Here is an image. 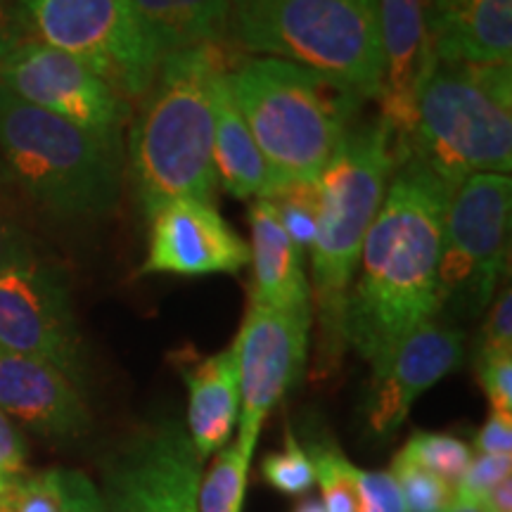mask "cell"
Masks as SVG:
<instances>
[{"instance_id":"obj_4","label":"cell","mask_w":512,"mask_h":512,"mask_svg":"<svg viewBox=\"0 0 512 512\" xmlns=\"http://www.w3.org/2000/svg\"><path fill=\"white\" fill-rule=\"evenodd\" d=\"M226 83L268 166L283 181H316L347 136L361 98L280 57H240Z\"/></svg>"},{"instance_id":"obj_7","label":"cell","mask_w":512,"mask_h":512,"mask_svg":"<svg viewBox=\"0 0 512 512\" xmlns=\"http://www.w3.org/2000/svg\"><path fill=\"white\" fill-rule=\"evenodd\" d=\"M235 43L249 53L311 69L356 98H380V0H280L230 15Z\"/></svg>"},{"instance_id":"obj_36","label":"cell","mask_w":512,"mask_h":512,"mask_svg":"<svg viewBox=\"0 0 512 512\" xmlns=\"http://www.w3.org/2000/svg\"><path fill=\"white\" fill-rule=\"evenodd\" d=\"M27 472V444L12 420L0 411V484Z\"/></svg>"},{"instance_id":"obj_13","label":"cell","mask_w":512,"mask_h":512,"mask_svg":"<svg viewBox=\"0 0 512 512\" xmlns=\"http://www.w3.org/2000/svg\"><path fill=\"white\" fill-rule=\"evenodd\" d=\"M0 347L43 358L81 387L86 358L60 268L36 256L0 271Z\"/></svg>"},{"instance_id":"obj_40","label":"cell","mask_w":512,"mask_h":512,"mask_svg":"<svg viewBox=\"0 0 512 512\" xmlns=\"http://www.w3.org/2000/svg\"><path fill=\"white\" fill-rule=\"evenodd\" d=\"M273 3H280V0H230V15H235V12L264 8V5H273Z\"/></svg>"},{"instance_id":"obj_21","label":"cell","mask_w":512,"mask_h":512,"mask_svg":"<svg viewBox=\"0 0 512 512\" xmlns=\"http://www.w3.org/2000/svg\"><path fill=\"white\" fill-rule=\"evenodd\" d=\"M230 67V64H228ZM226 67V69H228ZM226 69L214 83V174L240 200H271L283 181L261 155L226 83Z\"/></svg>"},{"instance_id":"obj_8","label":"cell","mask_w":512,"mask_h":512,"mask_svg":"<svg viewBox=\"0 0 512 512\" xmlns=\"http://www.w3.org/2000/svg\"><path fill=\"white\" fill-rule=\"evenodd\" d=\"M36 41L79 57L121 98L143 100L162 57L133 0H19Z\"/></svg>"},{"instance_id":"obj_11","label":"cell","mask_w":512,"mask_h":512,"mask_svg":"<svg viewBox=\"0 0 512 512\" xmlns=\"http://www.w3.org/2000/svg\"><path fill=\"white\" fill-rule=\"evenodd\" d=\"M202 458L185 425L164 418L133 434L102 467L110 512H200Z\"/></svg>"},{"instance_id":"obj_2","label":"cell","mask_w":512,"mask_h":512,"mask_svg":"<svg viewBox=\"0 0 512 512\" xmlns=\"http://www.w3.org/2000/svg\"><path fill=\"white\" fill-rule=\"evenodd\" d=\"M230 62L223 43L159 62L128 133V174L145 219L178 197L214 200V83Z\"/></svg>"},{"instance_id":"obj_42","label":"cell","mask_w":512,"mask_h":512,"mask_svg":"<svg viewBox=\"0 0 512 512\" xmlns=\"http://www.w3.org/2000/svg\"><path fill=\"white\" fill-rule=\"evenodd\" d=\"M294 512H325V508H323V503L313 501V498H311V501H304Z\"/></svg>"},{"instance_id":"obj_19","label":"cell","mask_w":512,"mask_h":512,"mask_svg":"<svg viewBox=\"0 0 512 512\" xmlns=\"http://www.w3.org/2000/svg\"><path fill=\"white\" fill-rule=\"evenodd\" d=\"M188 384V425L192 446L202 460L228 446L240 415L238 342L183 368Z\"/></svg>"},{"instance_id":"obj_12","label":"cell","mask_w":512,"mask_h":512,"mask_svg":"<svg viewBox=\"0 0 512 512\" xmlns=\"http://www.w3.org/2000/svg\"><path fill=\"white\" fill-rule=\"evenodd\" d=\"M311 325V306L278 311L252 304L235 337L240 358V432L235 444L247 467H252L266 418L304 373Z\"/></svg>"},{"instance_id":"obj_39","label":"cell","mask_w":512,"mask_h":512,"mask_svg":"<svg viewBox=\"0 0 512 512\" xmlns=\"http://www.w3.org/2000/svg\"><path fill=\"white\" fill-rule=\"evenodd\" d=\"M477 503L484 512H512V477L486 491Z\"/></svg>"},{"instance_id":"obj_16","label":"cell","mask_w":512,"mask_h":512,"mask_svg":"<svg viewBox=\"0 0 512 512\" xmlns=\"http://www.w3.org/2000/svg\"><path fill=\"white\" fill-rule=\"evenodd\" d=\"M0 411L48 439H79L91 427L81 387L53 363L0 347Z\"/></svg>"},{"instance_id":"obj_15","label":"cell","mask_w":512,"mask_h":512,"mask_svg":"<svg viewBox=\"0 0 512 512\" xmlns=\"http://www.w3.org/2000/svg\"><path fill=\"white\" fill-rule=\"evenodd\" d=\"M463 363V332L437 320L420 325L373 366L366 422L377 437H389L411 415L413 403L441 377Z\"/></svg>"},{"instance_id":"obj_30","label":"cell","mask_w":512,"mask_h":512,"mask_svg":"<svg viewBox=\"0 0 512 512\" xmlns=\"http://www.w3.org/2000/svg\"><path fill=\"white\" fill-rule=\"evenodd\" d=\"M31 259H36L34 240H31L29 230L22 226V221L17 219L8 181L0 171V271Z\"/></svg>"},{"instance_id":"obj_23","label":"cell","mask_w":512,"mask_h":512,"mask_svg":"<svg viewBox=\"0 0 512 512\" xmlns=\"http://www.w3.org/2000/svg\"><path fill=\"white\" fill-rule=\"evenodd\" d=\"M304 451L309 453L313 463V475H316V484H320V494H323L320 503L325 512H361L354 477L356 465L344 456L342 448L328 437H311Z\"/></svg>"},{"instance_id":"obj_37","label":"cell","mask_w":512,"mask_h":512,"mask_svg":"<svg viewBox=\"0 0 512 512\" xmlns=\"http://www.w3.org/2000/svg\"><path fill=\"white\" fill-rule=\"evenodd\" d=\"M475 451L479 456H512V413L491 411V418L477 432Z\"/></svg>"},{"instance_id":"obj_32","label":"cell","mask_w":512,"mask_h":512,"mask_svg":"<svg viewBox=\"0 0 512 512\" xmlns=\"http://www.w3.org/2000/svg\"><path fill=\"white\" fill-rule=\"evenodd\" d=\"M508 477H512V456H479L477 453L458 482L456 494L479 501L486 491H491Z\"/></svg>"},{"instance_id":"obj_34","label":"cell","mask_w":512,"mask_h":512,"mask_svg":"<svg viewBox=\"0 0 512 512\" xmlns=\"http://www.w3.org/2000/svg\"><path fill=\"white\" fill-rule=\"evenodd\" d=\"M512 354V297L510 290H505L501 297L491 306L489 316L479 337L477 358Z\"/></svg>"},{"instance_id":"obj_38","label":"cell","mask_w":512,"mask_h":512,"mask_svg":"<svg viewBox=\"0 0 512 512\" xmlns=\"http://www.w3.org/2000/svg\"><path fill=\"white\" fill-rule=\"evenodd\" d=\"M27 41V24H24L19 0H0V62L8 60L15 50Z\"/></svg>"},{"instance_id":"obj_31","label":"cell","mask_w":512,"mask_h":512,"mask_svg":"<svg viewBox=\"0 0 512 512\" xmlns=\"http://www.w3.org/2000/svg\"><path fill=\"white\" fill-rule=\"evenodd\" d=\"M354 477L361 512H406L392 472H370L356 467Z\"/></svg>"},{"instance_id":"obj_10","label":"cell","mask_w":512,"mask_h":512,"mask_svg":"<svg viewBox=\"0 0 512 512\" xmlns=\"http://www.w3.org/2000/svg\"><path fill=\"white\" fill-rule=\"evenodd\" d=\"M0 86L19 100L83 128L102 143L124 150V126L131 119L128 100L79 57L27 38L8 60L0 62Z\"/></svg>"},{"instance_id":"obj_18","label":"cell","mask_w":512,"mask_h":512,"mask_svg":"<svg viewBox=\"0 0 512 512\" xmlns=\"http://www.w3.org/2000/svg\"><path fill=\"white\" fill-rule=\"evenodd\" d=\"M437 62L510 64L512 0H425Z\"/></svg>"},{"instance_id":"obj_26","label":"cell","mask_w":512,"mask_h":512,"mask_svg":"<svg viewBox=\"0 0 512 512\" xmlns=\"http://www.w3.org/2000/svg\"><path fill=\"white\" fill-rule=\"evenodd\" d=\"M278 211L285 233L290 235L299 252H311L318 233L320 192L316 181H287L268 200Z\"/></svg>"},{"instance_id":"obj_20","label":"cell","mask_w":512,"mask_h":512,"mask_svg":"<svg viewBox=\"0 0 512 512\" xmlns=\"http://www.w3.org/2000/svg\"><path fill=\"white\" fill-rule=\"evenodd\" d=\"M249 228H252L249 261L254 264L252 304L278 311L311 306V283L304 273V254L285 233L271 202H252Z\"/></svg>"},{"instance_id":"obj_25","label":"cell","mask_w":512,"mask_h":512,"mask_svg":"<svg viewBox=\"0 0 512 512\" xmlns=\"http://www.w3.org/2000/svg\"><path fill=\"white\" fill-rule=\"evenodd\" d=\"M399 456L411 460L434 477L444 479L456 489L472 460V448L456 437L439 432H415Z\"/></svg>"},{"instance_id":"obj_1","label":"cell","mask_w":512,"mask_h":512,"mask_svg":"<svg viewBox=\"0 0 512 512\" xmlns=\"http://www.w3.org/2000/svg\"><path fill=\"white\" fill-rule=\"evenodd\" d=\"M451 192L425 164L396 150L392 183L344 309V344L370 366L441 309L439 259Z\"/></svg>"},{"instance_id":"obj_9","label":"cell","mask_w":512,"mask_h":512,"mask_svg":"<svg viewBox=\"0 0 512 512\" xmlns=\"http://www.w3.org/2000/svg\"><path fill=\"white\" fill-rule=\"evenodd\" d=\"M512 181L475 174L451 192L439 259L441 306L482 311L505 271Z\"/></svg>"},{"instance_id":"obj_33","label":"cell","mask_w":512,"mask_h":512,"mask_svg":"<svg viewBox=\"0 0 512 512\" xmlns=\"http://www.w3.org/2000/svg\"><path fill=\"white\" fill-rule=\"evenodd\" d=\"M477 373L491 411L512 413V354L477 358Z\"/></svg>"},{"instance_id":"obj_35","label":"cell","mask_w":512,"mask_h":512,"mask_svg":"<svg viewBox=\"0 0 512 512\" xmlns=\"http://www.w3.org/2000/svg\"><path fill=\"white\" fill-rule=\"evenodd\" d=\"M57 484L64 512H110L102 501L100 489L79 470H57Z\"/></svg>"},{"instance_id":"obj_27","label":"cell","mask_w":512,"mask_h":512,"mask_svg":"<svg viewBox=\"0 0 512 512\" xmlns=\"http://www.w3.org/2000/svg\"><path fill=\"white\" fill-rule=\"evenodd\" d=\"M392 477L399 484L403 508L406 512H448L456 501V489L432 472L422 470L411 460L396 456L392 463Z\"/></svg>"},{"instance_id":"obj_5","label":"cell","mask_w":512,"mask_h":512,"mask_svg":"<svg viewBox=\"0 0 512 512\" xmlns=\"http://www.w3.org/2000/svg\"><path fill=\"white\" fill-rule=\"evenodd\" d=\"M396 150L425 164L451 190L475 174L508 176L510 64L434 62L420 88L411 136Z\"/></svg>"},{"instance_id":"obj_28","label":"cell","mask_w":512,"mask_h":512,"mask_svg":"<svg viewBox=\"0 0 512 512\" xmlns=\"http://www.w3.org/2000/svg\"><path fill=\"white\" fill-rule=\"evenodd\" d=\"M0 512H64L57 470L22 472L0 484Z\"/></svg>"},{"instance_id":"obj_17","label":"cell","mask_w":512,"mask_h":512,"mask_svg":"<svg viewBox=\"0 0 512 512\" xmlns=\"http://www.w3.org/2000/svg\"><path fill=\"white\" fill-rule=\"evenodd\" d=\"M382 91L380 119L394 131L396 145L406 143L415 124L418 95L432 64L425 22V0H380Z\"/></svg>"},{"instance_id":"obj_24","label":"cell","mask_w":512,"mask_h":512,"mask_svg":"<svg viewBox=\"0 0 512 512\" xmlns=\"http://www.w3.org/2000/svg\"><path fill=\"white\" fill-rule=\"evenodd\" d=\"M249 467L242 463L238 444L216 451L214 463L202 477L197 508L200 512H242Z\"/></svg>"},{"instance_id":"obj_6","label":"cell","mask_w":512,"mask_h":512,"mask_svg":"<svg viewBox=\"0 0 512 512\" xmlns=\"http://www.w3.org/2000/svg\"><path fill=\"white\" fill-rule=\"evenodd\" d=\"M0 157L17 188L57 219H102L117 207L124 150L19 100L5 86Z\"/></svg>"},{"instance_id":"obj_14","label":"cell","mask_w":512,"mask_h":512,"mask_svg":"<svg viewBox=\"0 0 512 512\" xmlns=\"http://www.w3.org/2000/svg\"><path fill=\"white\" fill-rule=\"evenodd\" d=\"M150 249L140 275L185 278L238 273L249 264V245L223 221L211 202L178 197L150 216Z\"/></svg>"},{"instance_id":"obj_3","label":"cell","mask_w":512,"mask_h":512,"mask_svg":"<svg viewBox=\"0 0 512 512\" xmlns=\"http://www.w3.org/2000/svg\"><path fill=\"white\" fill-rule=\"evenodd\" d=\"M396 166L394 131L377 117L349 126L337 152L316 178L318 233L311 247V313L318 323V356L332 370L342 356L344 309L361 261L363 242Z\"/></svg>"},{"instance_id":"obj_22","label":"cell","mask_w":512,"mask_h":512,"mask_svg":"<svg viewBox=\"0 0 512 512\" xmlns=\"http://www.w3.org/2000/svg\"><path fill=\"white\" fill-rule=\"evenodd\" d=\"M133 10L159 57L216 46L230 31V0H133Z\"/></svg>"},{"instance_id":"obj_29","label":"cell","mask_w":512,"mask_h":512,"mask_svg":"<svg viewBox=\"0 0 512 512\" xmlns=\"http://www.w3.org/2000/svg\"><path fill=\"white\" fill-rule=\"evenodd\" d=\"M261 475L275 491L285 496H304L313 489L316 475H313V463L304 446L287 432L283 451L268 453L261 463Z\"/></svg>"},{"instance_id":"obj_41","label":"cell","mask_w":512,"mask_h":512,"mask_svg":"<svg viewBox=\"0 0 512 512\" xmlns=\"http://www.w3.org/2000/svg\"><path fill=\"white\" fill-rule=\"evenodd\" d=\"M448 512H484V510L479 508V503L472 501V498L456 494V501H453L451 510H448Z\"/></svg>"}]
</instances>
